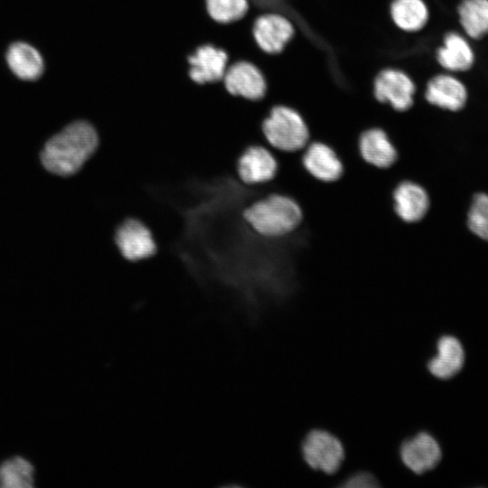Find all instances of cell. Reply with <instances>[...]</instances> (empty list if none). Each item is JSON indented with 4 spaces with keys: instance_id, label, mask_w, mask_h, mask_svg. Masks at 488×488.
Instances as JSON below:
<instances>
[{
    "instance_id": "6da1fadb",
    "label": "cell",
    "mask_w": 488,
    "mask_h": 488,
    "mask_svg": "<svg viewBox=\"0 0 488 488\" xmlns=\"http://www.w3.org/2000/svg\"><path fill=\"white\" fill-rule=\"evenodd\" d=\"M99 145L96 127L87 120L79 119L52 136L44 145L40 158L48 172L68 177L81 170Z\"/></svg>"
},
{
    "instance_id": "52a82bcc",
    "label": "cell",
    "mask_w": 488,
    "mask_h": 488,
    "mask_svg": "<svg viewBox=\"0 0 488 488\" xmlns=\"http://www.w3.org/2000/svg\"><path fill=\"white\" fill-rule=\"evenodd\" d=\"M291 20L280 12L268 11L257 15L252 23V35L265 53H281L296 35Z\"/></svg>"
},
{
    "instance_id": "4fadbf2b",
    "label": "cell",
    "mask_w": 488,
    "mask_h": 488,
    "mask_svg": "<svg viewBox=\"0 0 488 488\" xmlns=\"http://www.w3.org/2000/svg\"><path fill=\"white\" fill-rule=\"evenodd\" d=\"M191 80L202 85L221 81L229 66L226 51L211 43L199 45L187 56Z\"/></svg>"
},
{
    "instance_id": "ac0fdd59",
    "label": "cell",
    "mask_w": 488,
    "mask_h": 488,
    "mask_svg": "<svg viewBox=\"0 0 488 488\" xmlns=\"http://www.w3.org/2000/svg\"><path fill=\"white\" fill-rule=\"evenodd\" d=\"M389 14L395 26L405 33H417L428 21V9L423 0H392Z\"/></svg>"
},
{
    "instance_id": "44dd1931",
    "label": "cell",
    "mask_w": 488,
    "mask_h": 488,
    "mask_svg": "<svg viewBox=\"0 0 488 488\" xmlns=\"http://www.w3.org/2000/svg\"><path fill=\"white\" fill-rule=\"evenodd\" d=\"M33 486V467L30 462L20 456L7 459L0 465V487L32 488Z\"/></svg>"
},
{
    "instance_id": "e0dca14e",
    "label": "cell",
    "mask_w": 488,
    "mask_h": 488,
    "mask_svg": "<svg viewBox=\"0 0 488 488\" xmlns=\"http://www.w3.org/2000/svg\"><path fill=\"white\" fill-rule=\"evenodd\" d=\"M11 70L21 80H35L43 71V60L40 52L25 42L12 44L6 53Z\"/></svg>"
},
{
    "instance_id": "7402d4cb",
    "label": "cell",
    "mask_w": 488,
    "mask_h": 488,
    "mask_svg": "<svg viewBox=\"0 0 488 488\" xmlns=\"http://www.w3.org/2000/svg\"><path fill=\"white\" fill-rule=\"evenodd\" d=\"M210 17L219 23H230L242 19L249 10V0H205Z\"/></svg>"
},
{
    "instance_id": "8fae6325",
    "label": "cell",
    "mask_w": 488,
    "mask_h": 488,
    "mask_svg": "<svg viewBox=\"0 0 488 488\" xmlns=\"http://www.w3.org/2000/svg\"><path fill=\"white\" fill-rule=\"evenodd\" d=\"M301 163L306 173L324 183L337 182L344 165L337 151L328 143L311 140L301 152Z\"/></svg>"
},
{
    "instance_id": "ffe728a7",
    "label": "cell",
    "mask_w": 488,
    "mask_h": 488,
    "mask_svg": "<svg viewBox=\"0 0 488 488\" xmlns=\"http://www.w3.org/2000/svg\"><path fill=\"white\" fill-rule=\"evenodd\" d=\"M458 14L471 38L477 40L488 33V0H464L458 6Z\"/></svg>"
},
{
    "instance_id": "30bf717a",
    "label": "cell",
    "mask_w": 488,
    "mask_h": 488,
    "mask_svg": "<svg viewBox=\"0 0 488 488\" xmlns=\"http://www.w3.org/2000/svg\"><path fill=\"white\" fill-rule=\"evenodd\" d=\"M232 96L258 101L265 98L267 83L262 70L253 62L239 60L229 64L222 79Z\"/></svg>"
},
{
    "instance_id": "9a60e30c",
    "label": "cell",
    "mask_w": 488,
    "mask_h": 488,
    "mask_svg": "<svg viewBox=\"0 0 488 488\" xmlns=\"http://www.w3.org/2000/svg\"><path fill=\"white\" fill-rule=\"evenodd\" d=\"M436 350V354L427 363L428 372L439 380L455 376L465 362V351L460 341L452 335H443L438 338Z\"/></svg>"
},
{
    "instance_id": "7a4b0ae2",
    "label": "cell",
    "mask_w": 488,
    "mask_h": 488,
    "mask_svg": "<svg viewBox=\"0 0 488 488\" xmlns=\"http://www.w3.org/2000/svg\"><path fill=\"white\" fill-rule=\"evenodd\" d=\"M242 216L259 236L277 239L290 235L303 221V211L291 196L270 192L249 204Z\"/></svg>"
},
{
    "instance_id": "d6986e66",
    "label": "cell",
    "mask_w": 488,
    "mask_h": 488,
    "mask_svg": "<svg viewBox=\"0 0 488 488\" xmlns=\"http://www.w3.org/2000/svg\"><path fill=\"white\" fill-rule=\"evenodd\" d=\"M436 60L445 69L465 71L474 63V53L467 42L456 33H448L444 45L436 51Z\"/></svg>"
},
{
    "instance_id": "7c38bea8",
    "label": "cell",
    "mask_w": 488,
    "mask_h": 488,
    "mask_svg": "<svg viewBox=\"0 0 488 488\" xmlns=\"http://www.w3.org/2000/svg\"><path fill=\"white\" fill-rule=\"evenodd\" d=\"M391 199L395 214L406 223L421 221L431 208L427 190L421 183L409 179L397 183L392 191Z\"/></svg>"
},
{
    "instance_id": "ba28073f",
    "label": "cell",
    "mask_w": 488,
    "mask_h": 488,
    "mask_svg": "<svg viewBox=\"0 0 488 488\" xmlns=\"http://www.w3.org/2000/svg\"><path fill=\"white\" fill-rule=\"evenodd\" d=\"M236 168L238 178L244 185H264L276 177L278 162L268 145H252L240 154Z\"/></svg>"
},
{
    "instance_id": "cb8c5ba5",
    "label": "cell",
    "mask_w": 488,
    "mask_h": 488,
    "mask_svg": "<svg viewBox=\"0 0 488 488\" xmlns=\"http://www.w3.org/2000/svg\"><path fill=\"white\" fill-rule=\"evenodd\" d=\"M340 488H379L381 487L378 477L371 471L355 469L341 474L337 479Z\"/></svg>"
},
{
    "instance_id": "5b68a950",
    "label": "cell",
    "mask_w": 488,
    "mask_h": 488,
    "mask_svg": "<svg viewBox=\"0 0 488 488\" xmlns=\"http://www.w3.org/2000/svg\"><path fill=\"white\" fill-rule=\"evenodd\" d=\"M416 91L411 77L398 68L382 69L372 80L374 99L397 112H405L413 107Z\"/></svg>"
},
{
    "instance_id": "9c48e42d",
    "label": "cell",
    "mask_w": 488,
    "mask_h": 488,
    "mask_svg": "<svg viewBox=\"0 0 488 488\" xmlns=\"http://www.w3.org/2000/svg\"><path fill=\"white\" fill-rule=\"evenodd\" d=\"M114 241L121 256L128 261L149 258L157 251L151 230L136 218H127L117 227Z\"/></svg>"
},
{
    "instance_id": "3957f363",
    "label": "cell",
    "mask_w": 488,
    "mask_h": 488,
    "mask_svg": "<svg viewBox=\"0 0 488 488\" xmlns=\"http://www.w3.org/2000/svg\"><path fill=\"white\" fill-rule=\"evenodd\" d=\"M267 145L283 153L301 152L311 141L307 122L295 108L277 104L271 107L261 123Z\"/></svg>"
},
{
    "instance_id": "277c9868",
    "label": "cell",
    "mask_w": 488,
    "mask_h": 488,
    "mask_svg": "<svg viewBox=\"0 0 488 488\" xmlns=\"http://www.w3.org/2000/svg\"><path fill=\"white\" fill-rule=\"evenodd\" d=\"M303 463L312 472L333 478L345 460V447L338 436L323 427H313L303 436L300 446Z\"/></svg>"
},
{
    "instance_id": "603a6c76",
    "label": "cell",
    "mask_w": 488,
    "mask_h": 488,
    "mask_svg": "<svg viewBox=\"0 0 488 488\" xmlns=\"http://www.w3.org/2000/svg\"><path fill=\"white\" fill-rule=\"evenodd\" d=\"M467 226L477 237L488 241V194H474L467 214Z\"/></svg>"
},
{
    "instance_id": "5bb4252c",
    "label": "cell",
    "mask_w": 488,
    "mask_h": 488,
    "mask_svg": "<svg viewBox=\"0 0 488 488\" xmlns=\"http://www.w3.org/2000/svg\"><path fill=\"white\" fill-rule=\"evenodd\" d=\"M358 152L364 163L378 168L388 169L398 160V149L385 129L371 127L362 130L358 137Z\"/></svg>"
},
{
    "instance_id": "8992f818",
    "label": "cell",
    "mask_w": 488,
    "mask_h": 488,
    "mask_svg": "<svg viewBox=\"0 0 488 488\" xmlns=\"http://www.w3.org/2000/svg\"><path fill=\"white\" fill-rule=\"evenodd\" d=\"M401 465L410 474L421 475L436 468L442 459V449L431 434L420 431L405 437L399 446Z\"/></svg>"
},
{
    "instance_id": "2e32d148",
    "label": "cell",
    "mask_w": 488,
    "mask_h": 488,
    "mask_svg": "<svg viewBox=\"0 0 488 488\" xmlns=\"http://www.w3.org/2000/svg\"><path fill=\"white\" fill-rule=\"evenodd\" d=\"M425 99L432 106L450 111L462 109L467 99L465 85L457 79L438 74L427 84Z\"/></svg>"
}]
</instances>
